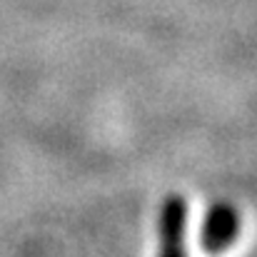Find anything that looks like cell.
Instances as JSON below:
<instances>
[{"label":"cell","mask_w":257,"mask_h":257,"mask_svg":"<svg viewBox=\"0 0 257 257\" xmlns=\"http://www.w3.org/2000/svg\"><path fill=\"white\" fill-rule=\"evenodd\" d=\"M160 257L187 255V202L180 195H170L160 210Z\"/></svg>","instance_id":"cell-1"},{"label":"cell","mask_w":257,"mask_h":257,"mask_svg":"<svg viewBox=\"0 0 257 257\" xmlns=\"http://www.w3.org/2000/svg\"><path fill=\"white\" fill-rule=\"evenodd\" d=\"M240 235V215L232 205L217 202L210 207L205 225H202V247L210 255L225 252Z\"/></svg>","instance_id":"cell-2"}]
</instances>
